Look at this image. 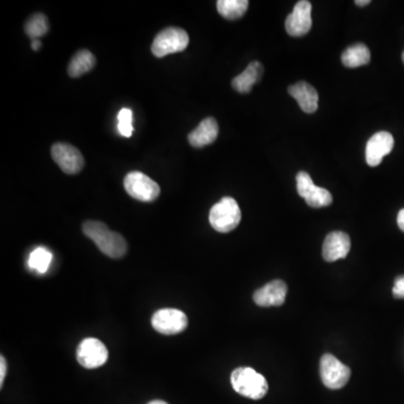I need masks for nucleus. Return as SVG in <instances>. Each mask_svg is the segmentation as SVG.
Returning <instances> with one entry per match:
<instances>
[{"instance_id":"nucleus-22","label":"nucleus","mask_w":404,"mask_h":404,"mask_svg":"<svg viewBox=\"0 0 404 404\" xmlns=\"http://www.w3.org/2000/svg\"><path fill=\"white\" fill-rule=\"evenodd\" d=\"M303 199L312 208H323L332 204V193L328 190L316 186L305 193Z\"/></svg>"},{"instance_id":"nucleus-17","label":"nucleus","mask_w":404,"mask_h":404,"mask_svg":"<svg viewBox=\"0 0 404 404\" xmlns=\"http://www.w3.org/2000/svg\"><path fill=\"white\" fill-rule=\"evenodd\" d=\"M96 65V58L89 50H80L72 56L67 65V73L71 78H80L92 70Z\"/></svg>"},{"instance_id":"nucleus-21","label":"nucleus","mask_w":404,"mask_h":404,"mask_svg":"<svg viewBox=\"0 0 404 404\" xmlns=\"http://www.w3.org/2000/svg\"><path fill=\"white\" fill-rule=\"evenodd\" d=\"M52 253L50 250L44 248H38L33 250L29 256V265L32 270H36L38 273H47L52 262Z\"/></svg>"},{"instance_id":"nucleus-29","label":"nucleus","mask_w":404,"mask_h":404,"mask_svg":"<svg viewBox=\"0 0 404 404\" xmlns=\"http://www.w3.org/2000/svg\"><path fill=\"white\" fill-rule=\"evenodd\" d=\"M355 3H356L357 6L364 7L367 6V5H369V3H371V1H369V0H356V1H355Z\"/></svg>"},{"instance_id":"nucleus-14","label":"nucleus","mask_w":404,"mask_h":404,"mask_svg":"<svg viewBox=\"0 0 404 404\" xmlns=\"http://www.w3.org/2000/svg\"><path fill=\"white\" fill-rule=\"evenodd\" d=\"M289 93L297 100L300 108L307 114H314L318 109L319 96L312 85L307 82L300 81L289 88Z\"/></svg>"},{"instance_id":"nucleus-16","label":"nucleus","mask_w":404,"mask_h":404,"mask_svg":"<svg viewBox=\"0 0 404 404\" xmlns=\"http://www.w3.org/2000/svg\"><path fill=\"white\" fill-rule=\"evenodd\" d=\"M263 73H264V67L262 64L257 61L252 62L248 64L244 72L234 79L232 86L237 92L250 93L253 86L261 81Z\"/></svg>"},{"instance_id":"nucleus-18","label":"nucleus","mask_w":404,"mask_h":404,"mask_svg":"<svg viewBox=\"0 0 404 404\" xmlns=\"http://www.w3.org/2000/svg\"><path fill=\"white\" fill-rule=\"evenodd\" d=\"M371 61V52L365 44H354L345 50L341 62L346 67H358L366 65Z\"/></svg>"},{"instance_id":"nucleus-9","label":"nucleus","mask_w":404,"mask_h":404,"mask_svg":"<svg viewBox=\"0 0 404 404\" xmlns=\"http://www.w3.org/2000/svg\"><path fill=\"white\" fill-rule=\"evenodd\" d=\"M51 154L54 162L67 175H76L85 166V160L80 151L67 143L54 144L51 149Z\"/></svg>"},{"instance_id":"nucleus-25","label":"nucleus","mask_w":404,"mask_h":404,"mask_svg":"<svg viewBox=\"0 0 404 404\" xmlns=\"http://www.w3.org/2000/svg\"><path fill=\"white\" fill-rule=\"evenodd\" d=\"M392 292L393 297L396 299H404V275L396 277Z\"/></svg>"},{"instance_id":"nucleus-26","label":"nucleus","mask_w":404,"mask_h":404,"mask_svg":"<svg viewBox=\"0 0 404 404\" xmlns=\"http://www.w3.org/2000/svg\"><path fill=\"white\" fill-rule=\"evenodd\" d=\"M7 373V362L3 356L0 357V387H3V381L6 378Z\"/></svg>"},{"instance_id":"nucleus-3","label":"nucleus","mask_w":404,"mask_h":404,"mask_svg":"<svg viewBox=\"0 0 404 404\" xmlns=\"http://www.w3.org/2000/svg\"><path fill=\"white\" fill-rule=\"evenodd\" d=\"M241 213L239 204L232 197H225L210 209L209 223L218 233H230L239 227Z\"/></svg>"},{"instance_id":"nucleus-30","label":"nucleus","mask_w":404,"mask_h":404,"mask_svg":"<svg viewBox=\"0 0 404 404\" xmlns=\"http://www.w3.org/2000/svg\"><path fill=\"white\" fill-rule=\"evenodd\" d=\"M147 404H169L166 403L165 401H162V400H154V401H151Z\"/></svg>"},{"instance_id":"nucleus-15","label":"nucleus","mask_w":404,"mask_h":404,"mask_svg":"<svg viewBox=\"0 0 404 404\" xmlns=\"http://www.w3.org/2000/svg\"><path fill=\"white\" fill-rule=\"evenodd\" d=\"M218 122L213 117H208L199 124L195 131H192L188 136L190 145L197 149L213 144L218 137Z\"/></svg>"},{"instance_id":"nucleus-27","label":"nucleus","mask_w":404,"mask_h":404,"mask_svg":"<svg viewBox=\"0 0 404 404\" xmlns=\"http://www.w3.org/2000/svg\"><path fill=\"white\" fill-rule=\"evenodd\" d=\"M398 226L402 232H404V209H402L398 215Z\"/></svg>"},{"instance_id":"nucleus-7","label":"nucleus","mask_w":404,"mask_h":404,"mask_svg":"<svg viewBox=\"0 0 404 404\" xmlns=\"http://www.w3.org/2000/svg\"><path fill=\"white\" fill-rule=\"evenodd\" d=\"M152 327L155 332L166 336L180 334L188 327V317L177 309H161L153 314Z\"/></svg>"},{"instance_id":"nucleus-8","label":"nucleus","mask_w":404,"mask_h":404,"mask_svg":"<svg viewBox=\"0 0 404 404\" xmlns=\"http://www.w3.org/2000/svg\"><path fill=\"white\" fill-rule=\"evenodd\" d=\"M76 359L85 369H98L107 362V347L97 338H86L76 348Z\"/></svg>"},{"instance_id":"nucleus-12","label":"nucleus","mask_w":404,"mask_h":404,"mask_svg":"<svg viewBox=\"0 0 404 404\" xmlns=\"http://www.w3.org/2000/svg\"><path fill=\"white\" fill-rule=\"evenodd\" d=\"M288 293V286L281 280H274L272 282L265 284L263 288L255 291L254 302L259 307H279L284 303Z\"/></svg>"},{"instance_id":"nucleus-24","label":"nucleus","mask_w":404,"mask_h":404,"mask_svg":"<svg viewBox=\"0 0 404 404\" xmlns=\"http://www.w3.org/2000/svg\"><path fill=\"white\" fill-rule=\"evenodd\" d=\"M314 186L312 177L307 172H299L297 175V190L300 197H305V193Z\"/></svg>"},{"instance_id":"nucleus-1","label":"nucleus","mask_w":404,"mask_h":404,"mask_svg":"<svg viewBox=\"0 0 404 404\" xmlns=\"http://www.w3.org/2000/svg\"><path fill=\"white\" fill-rule=\"evenodd\" d=\"M82 232L97 245L102 253L111 259H122L127 253V241L120 234L113 232L100 221L88 220L82 225Z\"/></svg>"},{"instance_id":"nucleus-10","label":"nucleus","mask_w":404,"mask_h":404,"mask_svg":"<svg viewBox=\"0 0 404 404\" xmlns=\"http://www.w3.org/2000/svg\"><path fill=\"white\" fill-rule=\"evenodd\" d=\"M312 5L307 0L298 1L293 10L285 21V29L289 35L300 38L307 34L312 27Z\"/></svg>"},{"instance_id":"nucleus-6","label":"nucleus","mask_w":404,"mask_h":404,"mask_svg":"<svg viewBox=\"0 0 404 404\" xmlns=\"http://www.w3.org/2000/svg\"><path fill=\"white\" fill-rule=\"evenodd\" d=\"M350 369L334 355L325 354L320 359V376L323 383L330 390H339L348 383Z\"/></svg>"},{"instance_id":"nucleus-19","label":"nucleus","mask_w":404,"mask_h":404,"mask_svg":"<svg viewBox=\"0 0 404 404\" xmlns=\"http://www.w3.org/2000/svg\"><path fill=\"white\" fill-rule=\"evenodd\" d=\"M248 0H219L217 9L223 17L234 21L244 16L248 12Z\"/></svg>"},{"instance_id":"nucleus-2","label":"nucleus","mask_w":404,"mask_h":404,"mask_svg":"<svg viewBox=\"0 0 404 404\" xmlns=\"http://www.w3.org/2000/svg\"><path fill=\"white\" fill-rule=\"evenodd\" d=\"M230 381L236 392L252 400L264 398L268 391V381L264 376L250 367L236 369L232 373Z\"/></svg>"},{"instance_id":"nucleus-5","label":"nucleus","mask_w":404,"mask_h":404,"mask_svg":"<svg viewBox=\"0 0 404 404\" xmlns=\"http://www.w3.org/2000/svg\"><path fill=\"white\" fill-rule=\"evenodd\" d=\"M126 192L142 202H153L160 197V186L142 172H131L124 180Z\"/></svg>"},{"instance_id":"nucleus-31","label":"nucleus","mask_w":404,"mask_h":404,"mask_svg":"<svg viewBox=\"0 0 404 404\" xmlns=\"http://www.w3.org/2000/svg\"><path fill=\"white\" fill-rule=\"evenodd\" d=\"M402 60H403V63H404V52H403V54H402Z\"/></svg>"},{"instance_id":"nucleus-11","label":"nucleus","mask_w":404,"mask_h":404,"mask_svg":"<svg viewBox=\"0 0 404 404\" xmlns=\"http://www.w3.org/2000/svg\"><path fill=\"white\" fill-rule=\"evenodd\" d=\"M394 146V138L387 131H378L367 142L366 162L369 166L381 164L384 156L390 154Z\"/></svg>"},{"instance_id":"nucleus-4","label":"nucleus","mask_w":404,"mask_h":404,"mask_svg":"<svg viewBox=\"0 0 404 404\" xmlns=\"http://www.w3.org/2000/svg\"><path fill=\"white\" fill-rule=\"evenodd\" d=\"M189 45V35L184 29L179 27H168L161 31L152 44V53L156 58L182 52Z\"/></svg>"},{"instance_id":"nucleus-28","label":"nucleus","mask_w":404,"mask_h":404,"mask_svg":"<svg viewBox=\"0 0 404 404\" xmlns=\"http://www.w3.org/2000/svg\"><path fill=\"white\" fill-rule=\"evenodd\" d=\"M32 47H33V50H34V51L40 50V49H41V47H42L41 41H40V40H33Z\"/></svg>"},{"instance_id":"nucleus-23","label":"nucleus","mask_w":404,"mask_h":404,"mask_svg":"<svg viewBox=\"0 0 404 404\" xmlns=\"http://www.w3.org/2000/svg\"><path fill=\"white\" fill-rule=\"evenodd\" d=\"M131 116H133L131 111L127 108H122L118 114V131L122 136L131 137L133 134Z\"/></svg>"},{"instance_id":"nucleus-13","label":"nucleus","mask_w":404,"mask_h":404,"mask_svg":"<svg viewBox=\"0 0 404 404\" xmlns=\"http://www.w3.org/2000/svg\"><path fill=\"white\" fill-rule=\"evenodd\" d=\"M350 239L343 232H332L323 241V256L327 262L345 259L350 250Z\"/></svg>"},{"instance_id":"nucleus-20","label":"nucleus","mask_w":404,"mask_h":404,"mask_svg":"<svg viewBox=\"0 0 404 404\" xmlns=\"http://www.w3.org/2000/svg\"><path fill=\"white\" fill-rule=\"evenodd\" d=\"M49 29H50L49 19L45 15L41 14V13L32 15L25 24V32H26L27 36L32 40H38V38L45 35L49 32Z\"/></svg>"}]
</instances>
